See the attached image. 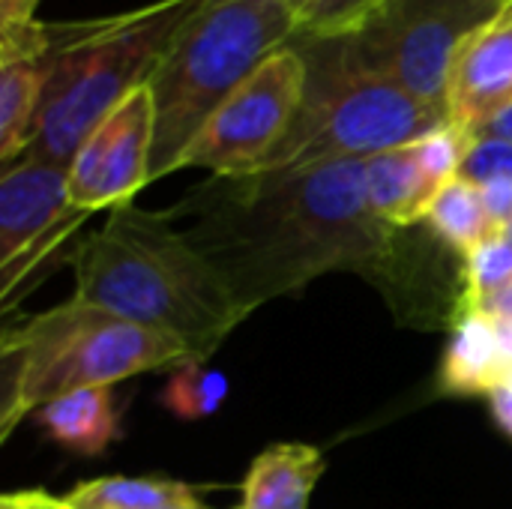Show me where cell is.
Instances as JSON below:
<instances>
[{"instance_id":"obj_13","label":"cell","mask_w":512,"mask_h":509,"mask_svg":"<svg viewBox=\"0 0 512 509\" xmlns=\"http://www.w3.org/2000/svg\"><path fill=\"white\" fill-rule=\"evenodd\" d=\"M324 468L321 450L309 444L267 447L246 474L240 509H306Z\"/></svg>"},{"instance_id":"obj_31","label":"cell","mask_w":512,"mask_h":509,"mask_svg":"<svg viewBox=\"0 0 512 509\" xmlns=\"http://www.w3.org/2000/svg\"><path fill=\"white\" fill-rule=\"evenodd\" d=\"M285 3H288V6H291V9H294V15H297V18H300V12H303V6H306V3H309V0H285Z\"/></svg>"},{"instance_id":"obj_32","label":"cell","mask_w":512,"mask_h":509,"mask_svg":"<svg viewBox=\"0 0 512 509\" xmlns=\"http://www.w3.org/2000/svg\"><path fill=\"white\" fill-rule=\"evenodd\" d=\"M501 231H504V237H507V240H510V243H512V222H507V225H504Z\"/></svg>"},{"instance_id":"obj_25","label":"cell","mask_w":512,"mask_h":509,"mask_svg":"<svg viewBox=\"0 0 512 509\" xmlns=\"http://www.w3.org/2000/svg\"><path fill=\"white\" fill-rule=\"evenodd\" d=\"M39 0H0V27L36 21Z\"/></svg>"},{"instance_id":"obj_23","label":"cell","mask_w":512,"mask_h":509,"mask_svg":"<svg viewBox=\"0 0 512 509\" xmlns=\"http://www.w3.org/2000/svg\"><path fill=\"white\" fill-rule=\"evenodd\" d=\"M480 195H483V204H486V213L492 219V225L501 231L507 222H512V177L504 180H492L486 186H480Z\"/></svg>"},{"instance_id":"obj_22","label":"cell","mask_w":512,"mask_h":509,"mask_svg":"<svg viewBox=\"0 0 512 509\" xmlns=\"http://www.w3.org/2000/svg\"><path fill=\"white\" fill-rule=\"evenodd\" d=\"M459 177L474 183V186H486L492 180L512 177V141L474 132V141L468 147V156L462 162Z\"/></svg>"},{"instance_id":"obj_2","label":"cell","mask_w":512,"mask_h":509,"mask_svg":"<svg viewBox=\"0 0 512 509\" xmlns=\"http://www.w3.org/2000/svg\"><path fill=\"white\" fill-rule=\"evenodd\" d=\"M72 297L180 339L201 363L252 315L186 231L132 204L78 246Z\"/></svg>"},{"instance_id":"obj_8","label":"cell","mask_w":512,"mask_h":509,"mask_svg":"<svg viewBox=\"0 0 512 509\" xmlns=\"http://www.w3.org/2000/svg\"><path fill=\"white\" fill-rule=\"evenodd\" d=\"M156 105L150 87L132 90L78 147L69 162V201L75 210L126 207L150 183Z\"/></svg>"},{"instance_id":"obj_15","label":"cell","mask_w":512,"mask_h":509,"mask_svg":"<svg viewBox=\"0 0 512 509\" xmlns=\"http://www.w3.org/2000/svg\"><path fill=\"white\" fill-rule=\"evenodd\" d=\"M48 69L51 66L45 60L0 63V159L6 165H12L30 147Z\"/></svg>"},{"instance_id":"obj_7","label":"cell","mask_w":512,"mask_h":509,"mask_svg":"<svg viewBox=\"0 0 512 509\" xmlns=\"http://www.w3.org/2000/svg\"><path fill=\"white\" fill-rule=\"evenodd\" d=\"M306 93V60L294 42L273 51L201 126L174 171L204 168L213 177L258 174L282 144Z\"/></svg>"},{"instance_id":"obj_28","label":"cell","mask_w":512,"mask_h":509,"mask_svg":"<svg viewBox=\"0 0 512 509\" xmlns=\"http://www.w3.org/2000/svg\"><path fill=\"white\" fill-rule=\"evenodd\" d=\"M492 321H495L498 342H501V354H504V363H507L512 378V321L510 318H495V315H492Z\"/></svg>"},{"instance_id":"obj_26","label":"cell","mask_w":512,"mask_h":509,"mask_svg":"<svg viewBox=\"0 0 512 509\" xmlns=\"http://www.w3.org/2000/svg\"><path fill=\"white\" fill-rule=\"evenodd\" d=\"M489 402H492V414H495L498 426L512 438V381L501 384V387L489 396Z\"/></svg>"},{"instance_id":"obj_16","label":"cell","mask_w":512,"mask_h":509,"mask_svg":"<svg viewBox=\"0 0 512 509\" xmlns=\"http://www.w3.org/2000/svg\"><path fill=\"white\" fill-rule=\"evenodd\" d=\"M72 509H192L198 495L177 480L153 477H99L66 495Z\"/></svg>"},{"instance_id":"obj_12","label":"cell","mask_w":512,"mask_h":509,"mask_svg":"<svg viewBox=\"0 0 512 509\" xmlns=\"http://www.w3.org/2000/svg\"><path fill=\"white\" fill-rule=\"evenodd\" d=\"M363 183L372 213L390 228L426 222L438 186L423 171L411 144L363 159Z\"/></svg>"},{"instance_id":"obj_24","label":"cell","mask_w":512,"mask_h":509,"mask_svg":"<svg viewBox=\"0 0 512 509\" xmlns=\"http://www.w3.org/2000/svg\"><path fill=\"white\" fill-rule=\"evenodd\" d=\"M0 509H72L66 498H54L42 489H24V492H9L0 498Z\"/></svg>"},{"instance_id":"obj_1","label":"cell","mask_w":512,"mask_h":509,"mask_svg":"<svg viewBox=\"0 0 512 509\" xmlns=\"http://www.w3.org/2000/svg\"><path fill=\"white\" fill-rule=\"evenodd\" d=\"M177 210L195 216L186 237L249 312L321 273L381 264L396 231L369 207L363 159L213 177Z\"/></svg>"},{"instance_id":"obj_9","label":"cell","mask_w":512,"mask_h":509,"mask_svg":"<svg viewBox=\"0 0 512 509\" xmlns=\"http://www.w3.org/2000/svg\"><path fill=\"white\" fill-rule=\"evenodd\" d=\"M90 213L69 201V168L21 156L0 180V270L3 294L15 291L27 264L60 243Z\"/></svg>"},{"instance_id":"obj_20","label":"cell","mask_w":512,"mask_h":509,"mask_svg":"<svg viewBox=\"0 0 512 509\" xmlns=\"http://www.w3.org/2000/svg\"><path fill=\"white\" fill-rule=\"evenodd\" d=\"M387 0H309L297 18L294 39L348 36L363 27Z\"/></svg>"},{"instance_id":"obj_4","label":"cell","mask_w":512,"mask_h":509,"mask_svg":"<svg viewBox=\"0 0 512 509\" xmlns=\"http://www.w3.org/2000/svg\"><path fill=\"white\" fill-rule=\"evenodd\" d=\"M201 0H159L120 15L84 18L81 33L48 69V84L24 156L69 168L87 135L144 87L177 30Z\"/></svg>"},{"instance_id":"obj_6","label":"cell","mask_w":512,"mask_h":509,"mask_svg":"<svg viewBox=\"0 0 512 509\" xmlns=\"http://www.w3.org/2000/svg\"><path fill=\"white\" fill-rule=\"evenodd\" d=\"M495 12L465 0H387L363 27L339 39L357 66L447 111L453 57Z\"/></svg>"},{"instance_id":"obj_14","label":"cell","mask_w":512,"mask_h":509,"mask_svg":"<svg viewBox=\"0 0 512 509\" xmlns=\"http://www.w3.org/2000/svg\"><path fill=\"white\" fill-rule=\"evenodd\" d=\"M36 420L57 444L81 456H96L117 438V414L108 387L66 393L42 405Z\"/></svg>"},{"instance_id":"obj_29","label":"cell","mask_w":512,"mask_h":509,"mask_svg":"<svg viewBox=\"0 0 512 509\" xmlns=\"http://www.w3.org/2000/svg\"><path fill=\"white\" fill-rule=\"evenodd\" d=\"M486 312L495 315V318H510L512 321V285H507L501 294H495V297L486 303Z\"/></svg>"},{"instance_id":"obj_18","label":"cell","mask_w":512,"mask_h":509,"mask_svg":"<svg viewBox=\"0 0 512 509\" xmlns=\"http://www.w3.org/2000/svg\"><path fill=\"white\" fill-rule=\"evenodd\" d=\"M507 285H512V243L504 231H495L465 255L462 291L453 309H486Z\"/></svg>"},{"instance_id":"obj_33","label":"cell","mask_w":512,"mask_h":509,"mask_svg":"<svg viewBox=\"0 0 512 509\" xmlns=\"http://www.w3.org/2000/svg\"><path fill=\"white\" fill-rule=\"evenodd\" d=\"M192 509H207V507H192Z\"/></svg>"},{"instance_id":"obj_27","label":"cell","mask_w":512,"mask_h":509,"mask_svg":"<svg viewBox=\"0 0 512 509\" xmlns=\"http://www.w3.org/2000/svg\"><path fill=\"white\" fill-rule=\"evenodd\" d=\"M483 135H495V138H504V141H512V102L510 105H504L483 129H480Z\"/></svg>"},{"instance_id":"obj_17","label":"cell","mask_w":512,"mask_h":509,"mask_svg":"<svg viewBox=\"0 0 512 509\" xmlns=\"http://www.w3.org/2000/svg\"><path fill=\"white\" fill-rule=\"evenodd\" d=\"M426 225L432 228V234L447 243L450 249L468 255L477 243H483L489 234H495L498 228L492 225L480 186L456 177L450 183H444L426 213Z\"/></svg>"},{"instance_id":"obj_19","label":"cell","mask_w":512,"mask_h":509,"mask_svg":"<svg viewBox=\"0 0 512 509\" xmlns=\"http://www.w3.org/2000/svg\"><path fill=\"white\" fill-rule=\"evenodd\" d=\"M165 405L180 420L213 417L228 399V378L219 369H210L201 360L177 366L165 387Z\"/></svg>"},{"instance_id":"obj_11","label":"cell","mask_w":512,"mask_h":509,"mask_svg":"<svg viewBox=\"0 0 512 509\" xmlns=\"http://www.w3.org/2000/svg\"><path fill=\"white\" fill-rule=\"evenodd\" d=\"M450 324L453 339L441 366L444 393L492 396L501 384L510 381L492 315L486 309H453Z\"/></svg>"},{"instance_id":"obj_34","label":"cell","mask_w":512,"mask_h":509,"mask_svg":"<svg viewBox=\"0 0 512 509\" xmlns=\"http://www.w3.org/2000/svg\"><path fill=\"white\" fill-rule=\"evenodd\" d=\"M510 381H512V378H510Z\"/></svg>"},{"instance_id":"obj_10","label":"cell","mask_w":512,"mask_h":509,"mask_svg":"<svg viewBox=\"0 0 512 509\" xmlns=\"http://www.w3.org/2000/svg\"><path fill=\"white\" fill-rule=\"evenodd\" d=\"M512 102V3L465 36L453 57L447 114L453 123L480 132Z\"/></svg>"},{"instance_id":"obj_3","label":"cell","mask_w":512,"mask_h":509,"mask_svg":"<svg viewBox=\"0 0 512 509\" xmlns=\"http://www.w3.org/2000/svg\"><path fill=\"white\" fill-rule=\"evenodd\" d=\"M0 438L24 414L87 387H111L132 375L192 363V351L165 333L138 327L78 297L3 333Z\"/></svg>"},{"instance_id":"obj_21","label":"cell","mask_w":512,"mask_h":509,"mask_svg":"<svg viewBox=\"0 0 512 509\" xmlns=\"http://www.w3.org/2000/svg\"><path fill=\"white\" fill-rule=\"evenodd\" d=\"M474 141V132L447 120L441 126H435L432 132H426L423 138L411 141L423 171L429 174V180L441 189L444 183L456 180L462 171V162L468 156V147Z\"/></svg>"},{"instance_id":"obj_5","label":"cell","mask_w":512,"mask_h":509,"mask_svg":"<svg viewBox=\"0 0 512 509\" xmlns=\"http://www.w3.org/2000/svg\"><path fill=\"white\" fill-rule=\"evenodd\" d=\"M306 60V93L282 144L261 171H300L405 147L450 114L357 66L339 36L291 39ZM258 171V174H261Z\"/></svg>"},{"instance_id":"obj_30","label":"cell","mask_w":512,"mask_h":509,"mask_svg":"<svg viewBox=\"0 0 512 509\" xmlns=\"http://www.w3.org/2000/svg\"><path fill=\"white\" fill-rule=\"evenodd\" d=\"M465 3H474V6H486V9H504V6H510L512 0H465Z\"/></svg>"}]
</instances>
